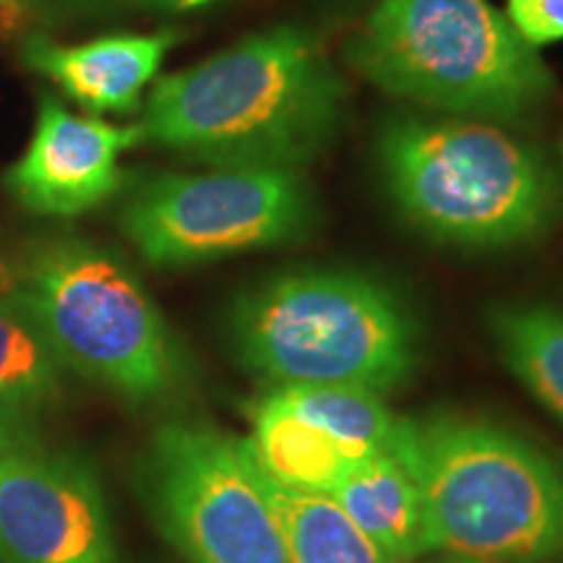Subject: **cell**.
<instances>
[{"mask_svg": "<svg viewBox=\"0 0 563 563\" xmlns=\"http://www.w3.org/2000/svg\"><path fill=\"white\" fill-rule=\"evenodd\" d=\"M342 108L321 42L287 24L157 81L141 129L217 167L298 173L334 139Z\"/></svg>", "mask_w": 563, "mask_h": 563, "instance_id": "1", "label": "cell"}, {"mask_svg": "<svg viewBox=\"0 0 563 563\" xmlns=\"http://www.w3.org/2000/svg\"><path fill=\"white\" fill-rule=\"evenodd\" d=\"M391 454L418 483L431 553L545 563L563 553V473L509 428L470 415L402 418Z\"/></svg>", "mask_w": 563, "mask_h": 563, "instance_id": "2", "label": "cell"}, {"mask_svg": "<svg viewBox=\"0 0 563 563\" xmlns=\"http://www.w3.org/2000/svg\"><path fill=\"white\" fill-rule=\"evenodd\" d=\"M238 361L272 386H355L386 394L410 382L420 329L376 277L302 269L272 277L232 311Z\"/></svg>", "mask_w": 563, "mask_h": 563, "instance_id": "3", "label": "cell"}, {"mask_svg": "<svg viewBox=\"0 0 563 563\" xmlns=\"http://www.w3.org/2000/svg\"><path fill=\"white\" fill-rule=\"evenodd\" d=\"M347 55L394 97L485 121H527L555 87L490 0H382Z\"/></svg>", "mask_w": 563, "mask_h": 563, "instance_id": "4", "label": "cell"}, {"mask_svg": "<svg viewBox=\"0 0 563 563\" xmlns=\"http://www.w3.org/2000/svg\"><path fill=\"white\" fill-rule=\"evenodd\" d=\"M378 165L415 228L464 249L532 241L559 207L548 162L496 125L402 118L378 139Z\"/></svg>", "mask_w": 563, "mask_h": 563, "instance_id": "5", "label": "cell"}, {"mask_svg": "<svg viewBox=\"0 0 563 563\" xmlns=\"http://www.w3.org/2000/svg\"><path fill=\"white\" fill-rule=\"evenodd\" d=\"M16 302L60 363L125 402L152 405L180 384V352L159 308L108 251L51 245L26 269Z\"/></svg>", "mask_w": 563, "mask_h": 563, "instance_id": "6", "label": "cell"}, {"mask_svg": "<svg viewBox=\"0 0 563 563\" xmlns=\"http://www.w3.org/2000/svg\"><path fill=\"white\" fill-rule=\"evenodd\" d=\"M139 488L152 522L191 563H292L245 439L165 422L141 454Z\"/></svg>", "mask_w": 563, "mask_h": 563, "instance_id": "7", "label": "cell"}, {"mask_svg": "<svg viewBox=\"0 0 563 563\" xmlns=\"http://www.w3.org/2000/svg\"><path fill=\"white\" fill-rule=\"evenodd\" d=\"M313 222L300 173L217 167L162 175L123 211V230L154 266H188L298 241Z\"/></svg>", "mask_w": 563, "mask_h": 563, "instance_id": "8", "label": "cell"}, {"mask_svg": "<svg viewBox=\"0 0 563 563\" xmlns=\"http://www.w3.org/2000/svg\"><path fill=\"white\" fill-rule=\"evenodd\" d=\"M0 563H118L95 470L34 428L0 431Z\"/></svg>", "mask_w": 563, "mask_h": 563, "instance_id": "9", "label": "cell"}, {"mask_svg": "<svg viewBox=\"0 0 563 563\" xmlns=\"http://www.w3.org/2000/svg\"><path fill=\"white\" fill-rule=\"evenodd\" d=\"M141 139H146L141 125L118 129L42 100L30 150L5 175V186L37 214H81L118 191V157Z\"/></svg>", "mask_w": 563, "mask_h": 563, "instance_id": "10", "label": "cell"}, {"mask_svg": "<svg viewBox=\"0 0 563 563\" xmlns=\"http://www.w3.org/2000/svg\"><path fill=\"white\" fill-rule=\"evenodd\" d=\"M173 42V32H157L118 34L63 47L37 34L24 45V58L40 74L58 81L84 108L131 112L136 110L141 91L154 79Z\"/></svg>", "mask_w": 563, "mask_h": 563, "instance_id": "11", "label": "cell"}, {"mask_svg": "<svg viewBox=\"0 0 563 563\" xmlns=\"http://www.w3.org/2000/svg\"><path fill=\"white\" fill-rule=\"evenodd\" d=\"M344 517L397 563L431 553L418 483L394 454L355 460L332 490Z\"/></svg>", "mask_w": 563, "mask_h": 563, "instance_id": "12", "label": "cell"}, {"mask_svg": "<svg viewBox=\"0 0 563 563\" xmlns=\"http://www.w3.org/2000/svg\"><path fill=\"white\" fill-rule=\"evenodd\" d=\"M245 441L253 460L272 481L323 496H332L355 462L332 435L295 415L274 391L253 410V433Z\"/></svg>", "mask_w": 563, "mask_h": 563, "instance_id": "13", "label": "cell"}, {"mask_svg": "<svg viewBox=\"0 0 563 563\" xmlns=\"http://www.w3.org/2000/svg\"><path fill=\"white\" fill-rule=\"evenodd\" d=\"M488 329L514 378L563 422V308L501 302L488 311Z\"/></svg>", "mask_w": 563, "mask_h": 563, "instance_id": "14", "label": "cell"}, {"mask_svg": "<svg viewBox=\"0 0 563 563\" xmlns=\"http://www.w3.org/2000/svg\"><path fill=\"white\" fill-rule=\"evenodd\" d=\"M256 473L285 530L292 563H397L344 517L332 496L287 488L258 464Z\"/></svg>", "mask_w": 563, "mask_h": 563, "instance_id": "15", "label": "cell"}, {"mask_svg": "<svg viewBox=\"0 0 563 563\" xmlns=\"http://www.w3.org/2000/svg\"><path fill=\"white\" fill-rule=\"evenodd\" d=\"M295 415L332 435L352 460L391 454L402 418L386 397L355 386H272Z\"/></svg>", "mask_w": 563, "mask_h": 563, "instance_id": "16", "label": "cell"}, {"mask_svg": "<svg viewBox=\"0 0 563 563\" xmlns=\"http://www.w3.org/2000/svg\"><path fill=\"white\" fill-rule=\"evenodd\" d=\"M58 365L45 336L19 302H0V431L34 428L58 391Z\"/></svg>", "mask_w": 563, "mask_h": 563, "instance_id": "17", "label": "cell"}, {"mask_svg": "<svg viewBox=\"0 0 563 563\" xmlns=\"http://www.w3.org/2000/svg\"><path fill=\"white\" fill-rule=\"evenodd\" d=\"M506 9L527 45L540 47L563 40V0H506Z\"/></svg>", "mask_w": 563, "mask_h": 563, "instance_id": "18", "label": "cell"}, {"mask_svg": "<svg viewBox=\"0 0 563 563\" xmlns=\"http://www.w3.org/2000/svg\"><path fill=\"white\" fill-rule=\"evenodd\" d=\"M157 5H165V9H199V5H207L211 0H154Z\"/></svg>", "mask_w": 563, "mask_h": 563, "instance_id": "19", "label": "cell"}, {"mask_svg": "<svg viewBox=\"0 0 563 563\" xmlns=\"http://www.w3.org/2000/svg\"><path fill=\"white\" fill-rule=\"evenodd\" d=\"M435 563H477V561H464V559H443V561H435Z\"/></svg>", "mask_w": 563, "mask_h": 563, "instance_id": "20", "label": "cell"}]
</instances>
